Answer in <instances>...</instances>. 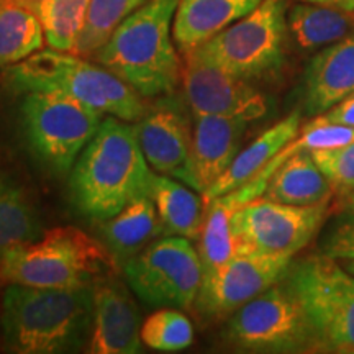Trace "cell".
Segmentation results:
<instances>
[{
  "mask_svg": "<svg viewBox=\"0 0 354 354\" xmlns=\"http://www.w3.org/2000/svg\"><path fill=\"white\" fill-rule=\"evenodd\" d=\"M94 320V284L71 289L8 284L2 295L3 348L17 354L77 353Z\"/></svg>",
  "mask_w": 354,
  "mask_h": 354,
  "instance_id": "6da1fadb",
  "label": "cell"
},
{
  "mask_svg": "<svg viewBox=\"0 0 354 354\" xmlns=\"http://www.w3.org/2000/svg\"><path fill=\"white\" fill-rule=\"evenodd\" d=\"M153 176L136 127L112 115L102 120L74 162L71 197L86 218L107 221L135 198L151 192Z\"/></svg>",
  "mask_w": 354,
  "mask_h": 354,
  "instance_id": "7a4b0ae2",
  "label": "cell"
},
{
  "mask_svg": "<svg viewBox=\"0 0 354 354\" xmlns=\"http://www.w3.org/2000/svg\"><path fill=\"white\" fill-rule=\"evenodd\" d=\"M180 0H148L127 17L95 53L97 63L120 77L141 97L174 94L183 64L171 28Z\"/></svg>",
  "mask_w": 354,
  "mask_h": 354,
  "instance_id": "3957f363",
  "label": "cell"
},
{
  "mask_svg": "<svg viewBox=\"0 0 354 354\" xmlns=\"http://www.w3.org/2000/svg\"><path fill=\"white\" fill-rule=\"evenodd\" d=\"M3 82L20 95L26 92H57L125 122H138L148 110L138 92L104 66L53 48L39 50L7 68Z\"/></svg>",
  "mask_w": 354,
  "mask_h": 354,
  "instance_id": "277c9868",
  "label": "cell"
},
{
  "mask_svg": "<svg viewBox=\"0 0 354 354\" xmlns=\"http://www.w3.org/2000/svg\"><path fill=\"white\" fill-rule=\"evenodd\" d=\"M115 266L110 251L94 238L74 227H59L8 250L0 258V284L55 289L92 286L115 272Z\"/></svg>",
  "mask_w": 354,
  "mask_h": 354,
  "instance_id": "5b68a950",
  "label": "cell"
},
{
  "mask_svg": "<svg viewBox=\"0 0 354 354\" xmlns=\"http://www.w3.org/2000/svg\"><path fill=\"white\" fill-rule=\"evenodd\" d=\"M19 117L28 151L57 176L73 169L102 123L95 109L57 92L21 94Z\"/></svg>",
  "mask_w": 354,
  "mask_h": 354,
  "instance_id": "8992f818",
  "label": "cell"
},
{
  "mask_svg": "<svg viewBox=\"0 0 354 354\" xmlns=\"http://www.w3.org/2000/svg\"><path fill=\"white\" fill-rule=\"evenodd\" d=\"M284 279L292 287L322 351L354 354V276L328 254L292 263Z\"/></svg>",
  "mask_w": 354,
  "mask_h": 354,
  "instance_id": "52a82bcc",
  "label": "cell"
},
{
  "mask_svg": "<svg viewBox=\"0 0 354 354\" xmlns=\"http://www.w3.org/2000/svg\"><path fill=\"white\" fill-rule=\"evenodd\" d=\"M223 338L248 353L322 351L315 328L286 279L236 310Z\"/></svg>",
  "mask_w": 354,
  "mask_h": 354,
  "instance_id": "ba28073f",
  "label": "cell"
},
{
  "mask_svg": "<svg viewBox=\"0 0 354 354\" xmlns=\"http://www.w3.org/2000/svg\"><path fill=\"white\" fill-rule=\"evenodd\" d=\"M287 28L286 0H264L192 51L233 76L259 81L276 74L284 63Z\"/></svg>",
  "mask_w": 354,
  "mask_h": 354,
  "instance_id": "9c48e42d",
  "label": "cell"
},
{
  "mask_svg": "<svg viewBox=\"0 0 354 354\" xmlns=\"http://www.w3.org/2000/svg\"><path fill=\"white\" fill-rule=\"evenodd\" d=\"M127 282L151 307L187 308L203 279L198 251L185 236H162L123 264Z\"/></svg>",
  "mask_w": 354,
  "mask_h": 354,
  "instance_id": "30bf717a",
  "label": "cell"
},
{
  "mask_svg": "<svg viewBox=\"0 0 354 354\" xmlns=\"http://www.w3.org/2000/svg\"><path fill=\"white\" fill-rule=\"evenodd\" d=\"M330 203L299 207L258 197L232 216L236 251L292 258L312 241Z\"/></svg>",
  "mask_w": 354,
  "mask_h": 354,
  "instance_id": "8fae6325",
  "label": "cell"
},
{
  "mask_svg": "<svg viewBox=\"0 0 354 354\" xmlns=\"http://www.w3.org/2000/svg\"><path fill=\"white\" fill-rule=\"evenodd\" d=\"M292 258L236 251L233 258L203 274L194 308L203 320L230 318L286 276Z\"/></svg>",
  "mask_w": 354,
  "mask_h": 354,
  "instance_id": "7c38bea8",
  "label": "cell"
},
{
  "mask_svg": "<svg viewBox=\"0 0 354 354\" xmlns=\"http://www.w3.org/2000/svg\"><path fill=\"white\" fill-rule=\"evenodd\" d=\"M185 105L174 94L159 97L138 120L136 133L149 167L201 192L192 162L194 131Z\"/></svg>",
  "mask_w": 354,
  "mask_h": 354,
  "instance_id": "4fadbf2b",
  "label": "cell"
},
{
  "mask_svg": "<svg viewBox=\"0 0 354 354\" xmlns=\"http://www.w3.org/2000/svg\"><path fill=\"white\" fill-rule=\"evenodd\" d=\"M184 56L180 84L192 117L221 115L253 122L268 113V99L250 81L216 68L194 51Z\"/></svg>",
  "mask_w": 354,
  "mask_h": 354,
  "instance_id": "5bb4252c",
  "label": "cell"
},
{
  "mask_svg": "<svg viewBox=\"0 0 354 354\" xmlns=\"http://www.w3.org/2000/svg\"><path fill=\"white\" fill-rule=\"evenodd\" d=\"M87 351L92 354L141 353V317L135 300L117 274L94 284V320Z\"/></svg>",
  "mask_w": 354,
  "mask_h": 354,
  "instance_id": "9a60e30c",
  "label": "cell"
},
{
  "mask_svg": "<svg viewBox=\"0 0 354 354\" xmlns=\"http://www.w3.org/2000/svg\"><path fill=\"white\" fill-rule=\"evenodd\" d=\"M194 123L192 162L203 194L225 174L241 151L250 122L221 115H197Z\"/></svg>",
  "mask_w": 354,
  "mask_h": 354,
  "instance_id": "2e32d148",
  "label": "cell"
},
{
  "mask_svg": "<svg viewBox=\"0 0 354 354\" xmlns=\"http://www.w3.org/2000/svg\"><path fill=\"white\" fill-rule=\"evenodd\" d=\"M354 94V32L328 44L310 61L304 76V104L308 115L325 113Z\"/></svg>",
  "mask_w": 354,
  "mask_h": 354,
  "instance_id": "e0dca14e",
  "label": "cell"
},
{
  "mask_svg": "<svg viewBox=\"0 0 354 354\" xmlns=\"http://www.w3.org/2000/svg\"><path fill=\"white\" fill-rule=\"evenodd\" d=\"M264 0H180L172 24V39L183 55L196 50L250 15Z\"/></svg>",
  "mask_w": 354,
  "mask_h": 354,
  "instance_id": "ac0fdd59",
  "label": "cell"
},
{
  "mask_svg": "<svg viewBox=\"0 0 354 354\" xmlns=\"http://www.w3.org/2000/svg\"><path fill=\"white\" fill-rule=\"evenodd\" d=\"M300 113L294 112L289 117L282 118L276 125L259 135L253 143L246 146L243 151L238 153L232 166L225 171L216 183L210 185L202 194L203 203L214 201L215 197L232 192L241 187L251 179H254L290 141H294L300 135Z\"/></svg>",
  "mask_w": 354,
  "mask_h": 354,
  "instance_id": "d6986e66",
  "label": "cell"
},
{
  "mask_svg": "<svg viewBox=\"0 0 354 354\" xmlns=\"http://www.w3.org/2000/svg\"><path fill=\"white\" fill-rule=\"evenodd\" d=\"M335 190L310 151L294 153L274 171L263 197L287 205L328 203Z\"/></svg>",
  "mask_w": 354,
  "mask_h": 354,
  "instance_id": "ffe728a7",
  "label": "cell"
},
{
  "mask_svg": "<svg viewBox=\"0 0 354 354\" xmlns=\"http://www.w3.org/2000/svg\"><path fill=\"white\" fill-rule=\"evenodd\" d=\"M102 233L107 250L117 264L123 266L145 250L149 241L161 234V225L151 192L135 198L120 214L105 221Z\"/></svg>",
  "mask_w": 354,
  "mask_h": 354,
  "instance_id": "44dd1931",
  "label": "cell"
},
{
  "mask_svg": "<svg viewBox=\"0 0 354 354\" xmlns=\"http://www.w3.org/2000/svg\"><path fill=\"white\" fill-rule=\"evenodd\" d=\"M151 198L156 207L162 236L198 240L205 215L203 198L190 192L172 177L154 174Z\"/></svg>",
  "mask_w": 354,
  "mask_h": 354,
  "instance_id": "7402d4cb",
  "label": "cell"
},
{
  "mask_svg": "<svg viewBox=\"0 0 354 354\" xmlns=\"http://www.w3.org/2000/svg\"><path fill=\"white\" fill-rule=\"evenodd\" d=\"M44 230L32 196L8 176H0V258L12 248L33 243Z\"/></svg>",
  "mask_w": 354,
  "mask_h": 354,
  "instance_id": "603a6c76",
  "label": "cell"
},
{
  "mask_svg": "<svg viewBox=\"0 0 354 354\" xmlns=\"http://www.w3.org/2000/svg\"><path fill=\"white\" fill-rule=\"evenodd\" d=\"M287 25L300 48L315 50L353 33L354 15L342 8L304 2L292 8L287 15Z\"/></svg>",
  "mask_w": 354,
  "mask_h": 354,
  "instance_id": "cb8c5ba5",
  "label": "cell"
},
{
  "mask_svg": "<svg viewBox=\"0 0 354 354\" xmlns=\"http://www.w3.org/2000/svg\"><path fill=\"white\" fill-rule=\"evenodd\" d=\"M44 39L38 15L13 0H0V68H10L38 53Z\"/></svg>",
  "mask_w": 354,
  "mask_h": 354,
  "instance_id": "d4e9b609",
  "label": "cell"
},
{
  "mask_svg": "<svg viewBox=\"0 0 354 354\" xmlns=\"http://www.w3.org/2000/svg\"><path fill=\"white\" fill-rule=\"evenodd\" d=\"M146 2L148 0H91L74 55L94 56L107 43L115 28Z\"/></svg>",
  "mask_w": 354,
  "mask_h": 354,
  "instance_id": "484cf974",
  "label": "cell"
},
{
  "mask_svg": "<svg viewBox=\"0 0 354 354\" xmlns=\"http://www.w3.org/2000/svg\"><path fill=\"white\" fill-rule=\"evenodd\" d=\"M91 0H48L43 8L41 21L44 38L50 48L57 51L73 53Z\"/></svg>",
  "mask_w": 354,
  "mask_h": 354,
  "instance_id": "4316f807",
  "label": "cell"
},
{
  "mask_svg": "<svg viewBox=\"0 0 354 354\" xmlns=\"http://www.w3.org/2000/svg\"><path fill=\"white\" fill-rule=\"evenodd\" d=\"M141 342L156 351H180L192 344L194 328L177 310H158L141 325Z\"/></svg>",
  "mask_w": 354,
  "mask_h": 354,
  "instance_id": "83f0119b",
  "label": "cell"
},
{
  "mask_svg": "<svg viewBox=\"0 0 354 354\" xmlns=\"http://www.w3.org/2000/svg\"><path fill=\"white\" fill-rule=\"evenodd\" d=\"M310 154L330 180L335 194L348 197L354 190V141L336 148L317 149Z\"/></svg>",
  "mask_w": 354,
  "mask_h": 354,
  "instance_id": "f1b7e54d",
  "label": "cell"
},
{
  "mask_svg": "<svg viewBox=\"0 0 354 354\" xmlns=\"http://www.w3.org/2000/svg\"><path fill=\"white\" fill-rule=\"evenodd\" d=\"M323 251L335 259H354V215L331 228Z\"/></svg>",
  "mask_w": 354,
  "mask_h": 354,
  "instance_id": "f546056e",
  "label": "cell"
},
{
  "mask_svg": "<svg viewBox=\"0 0 354 354\" xmlns=\"http://www.w3.org/2000/svg\"><path fill=\"white\" fill-rule=\"evenodd\" d=\"M312 122L322 125H342L354 128V94L344 97L333 107H330L325 113L317 115Z\"/></svg>",
  "mask_w": 354,
  "mask_h": 354,
  "instance_id": "4dcf8cb0",
  "label": "cell"
},
{
  "mask_svg": "<svg viewBox=\"0 0 354 354\" xmlns=\"http://www.w3.org/2000/svg\"><path fill=\"white\" fill-rule=\"evenodd\" d=\"M300 2L320 3V6L336 7V8H342V10L354 13V0H300Z\"/></svg>",
  "mask_w": 354,
  "mask_h": 354,
  "instance_id": "1f68e13d",
  "label": "cell"
},
{
  "mask_svg": "<svg viewBox=\"0 0 354 354\" xmlns=\"http://www.w3.org/2000/svg\"><path fill=\"white\" fill-rule=\"evenodd\" d=\"M13 2L19 3V6H21V7H25L26 10L33 12L35 15H38L39 19H41L43 8L48 3V0H13Z\"/></svg>",
  "mask_w": 354,
  "mask_h": 354,
  "instance_id": "d6a6232c",
  "label": "cell"
},
{
  "mask_svg": "<svg viewBox=\"0 0 354 354\" xmlns=\"http://www.w3.org/2000/svg\"><path fill=\"white\" fill-rule=\"evenodd\" d=\"M346 209L351 215H354V190L346 197Z\"/></svg>",
  "mask_w": 354,
  "mask_h": 354,
  "instance_id": "836d02e7",
  "label": "cell"
},
{
  "mask_svg": "<svg viewBox=\"0 0 354 354\" xmlns=\"http://www.w3.org/2000/svg\"><path fill=\"white\" fill-rule=\"evenodd\" d=\"M344 268H346L348 271L351 272L353 276H354V259H348V261H346V264H344Z\"/></svg>",
  "mask_w": 354,
  "mask_h": 354,
  "instance_id": "e575fe53",
  "label": "cell"
},
{
  "mask_svg": "<svg viewBox=\"0 0 354 354\" xmlns=\"http://www.w3.org/2000/svg\"><path fill=\"white\" fill-rule=\"evenodd\" d=\"M0 331H2V330H0Z\"/></svg>",
  "mask_w": 354,
  "mask_h": 354,
  "instance_id": "d590c367",
  "label": "cell"
}]
</instances>
